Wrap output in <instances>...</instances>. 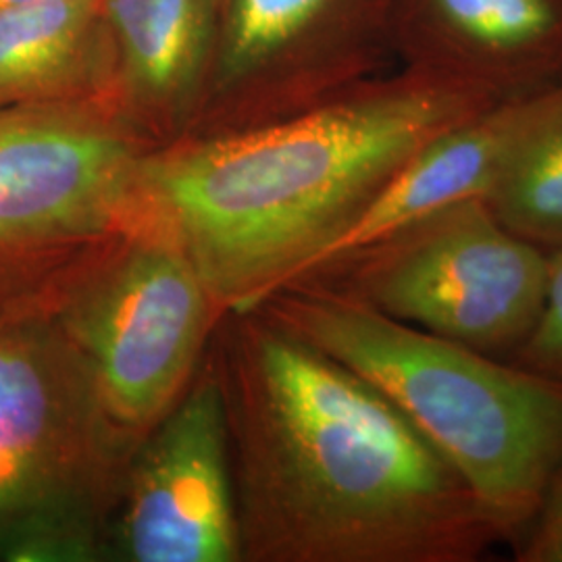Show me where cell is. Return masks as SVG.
<instances>
[{
	"instance_id": "cell-9",
	"label": "cell",
	"mask_w": 562,
	"mask_h": 562,
	"mask_svg": "<svg viewBox=\"0 0 562 562\" xmlns=\"http://www.w3.org/2000/svg\"><path fill=\"white\" fill-rule=\"evenodd\" d=\"M106 561L241 562L225 406L209 350L132 454Z\"/></svg>"
},
{
	"instance_id": "cell-11",
	"label": "cell",
	"mask_w": 562,
	"mask_h": 562,
	"mask_svg": "<svg viewBox=\"0 0 562 562\" xmlns=\"http://www.w3.org/2000/svg\"><path fill=\"white\" fill-rule=\"evenodd\" d=\"M109 102L155 146L190 134L217 42V0H101Z\"/></svg>"
},
{
	"instance_id": "cell-14",
	"label": "cell",
	"mask_w": 562,
	"mask_h": 562,
	"mask_svg": "<svg viewBox=\"0 0 562 562\" xmlns=\"http://www.w3.org/2000/svg\"><path fill=\"white\" fill-rule=\"evenodd\" d=\"M487 206L504 227L546 250L562 246V81L525 99L521 125Z\"/></svg>"
},
{
	"instance_id": "cell-16",
	"label": "cell",
	"mask_w": 562,
	"mask_h": 562,
	"mask_svg": "<svg viewBox=\"0 0 562 562\" xmlns=\"http://www.w3.org/2000/svg\"><path fill=\"white\" fill-rule=\"evenodd\" d=\"M517 561L562 562V462L546 487L533 521L522 536Z\"/></svg>"
},
{
	"instance_id": "cell-17",
	"label": "cell",
	"mask_w": 562,
	"mask_h": 562,
	"mask_svg": "<svg viewBox=\"0 0 562 562\" xmlns=\"http://www.w3.org/2000/svg\"><path fill=\"white\" fill-rule=\"evenodd\" d=\"M27 2H36V0H0V11L18 7V4H27Z\"/></svg>"
},
{
	"instance_id": "cell-3",
	"label": "cell",
	"mask_w": 562,
	"mask_h": 562,
	"mask_svg": "<svg viewBox=\"0 0 562 562\" xmlns=\"http://www.w3.org/2000/svg\"><path fill=\"white\" fill-rule=\"evenodd\" d=\"M392 402L448 462L498 540L522 538L562 462V382L392 319L325 281L255 308Z\"/></svg>"
},
{
	"instance_id": "cell-8",
	"label": "cell",
	"mask_w": 562,
	"mask_h": 562,
	"mask_svg": "<svg viewBox=\"0 0 562 562\" xmlns=\"http://www.w3.org/2000/svg\"><path fill=\"white\" fill-rule=\"evenodd\" d=\"M396 0H217V42L188 136L280 120L380 76ZM186 138V136H183Z\"/></svg>"
},
{
	"instance_id": "cell-1",
	"label": "cell",
	"mask_w": 562,
	"mask_h": 562,
	"mask_svg": "<svg viewBox=\"0 0 562 562\" xmlns=\"http://www.w3.org/2000/svg\"><path fill=\"white\" fill-rule=\"evenodd\" d=\"M209 359L241 562H471L498 540L392 402L259 311L225 313Z\"/></svg>"
},
{
	"instance_id": "cell-4",
	"label": "cell",
	"mask_w": 562,
	"mask_h": 562,
	"mask_svg": "<svg viewBox=\"0 0 562 562\" xmlns=\"http://www.w3.org/2000/svg\"><path fill=\"white\" fill-rule=\"evenodd\" d=\"M138 438L44 299L0 301V561H106Z\"/></svg>"
},
{
	"instance_id": "cell-10",
	"label": "cell",
	"mask_w": 562,
	"mask_h": 562,
	"mask_svg": "<svg viewBox=\"0 0 562 562\" xmlns=\"http://www.w3.org/2000/svg\"><path fill=\"white\" fill-rule=\"evenodd\" d=\"M402 69L504 102L562 81V0H396Z\"/></svg>"
},
{
	"instance_id": "cell-2",
	"label": "cell",
	"mask_w": 562,
	"mask_h": 562,
	"mask_svg": "<svg viewBox=\"0 0 562 562\" xmlns=\"http://www.w3.org/2000/svg\"><path fill=\"white\" fill-rule=\"evenodd\" d=\"M496 104L419 71L375 76L280 120L194 134L138 165V215L169 232L220 308L299 280L425 142Z\"/></svg>"
},
{
	"instance_id": "cell-6",
	"label": "cell",
	"mask_w": 562,
	"mask_h": 562,
	"mask_svg": "<svg viewBox=\"0 0 562 562\" xmlns=\"http://www.w3.org/2000/svg\"><path fill=\"white\" fill-rule=\"evenodd\" d=\"M548 255L471 199L302 281L331 283L392 319L492 355L519 348L533 331Z\"/></svg>"
},
{
	"instance_id": "cell-12",
	"label": "cell",
	"mask_w": 562,
	"mask_h": 562,
	"mask_svg": "<svg viewBox=\"0 0 562 562\" xmlns=\"http://www.w3.org/2000/svg\"><path fill=\"white\" fill-rule=\"evenodd\" d=\"M525 99L496 102L425 142L361 217L296 281L322 273L443 206L485 201L521 125Z\"/></svg>"
},
{
	"instance_id": "cell-15",
	"label": "cell",
	"mask_w": 562,
	"mask_h": 562,
	"mask_svg": "<svg viewBox=\"0 0 562 562\" xmlns=\"http://www.w3.org/2000/svg\"><path fill=\"white\" fill-rule=\"evenodd\" d=\"M548 281L542 313L519 346L525 369L562 382V246L548 250Z\"/></svg>"
},
{
	"instance_id": "cell-5",
	"label": "cell",
	"mask_w": 562,
	"mask_h": 562,
	"mask_svg": "<svg viewBox=\"0 0 562 562\" xmlns=\"http://www.w3.org/2000/svg\"><path fill=\"white\" fill-rule=\"evenodd\" d=\"M155 148L101 101L0 109V299L59 301L136 225Z\"/></svg>"
},
{
	"instance_id": "cell-13",
	"label": "cell",
	"mask_w": 562,
	"mask_h": 562,
	"mask_svg": "<svg viewBox=\"0 0 562 562\" xmlns=\"http://www.w3.org/2000/svg\"><path fill=\"white\" fill-rule=\"evenodd\" d=\"M109 94L101 0H36L0 11V109L109 102Z\"/></svg>"
},
{
	"instance_id": "cell-7",
	"label": "cell",
	"mask_w": 562,
	"mask_h": 562,
	"mask_svg": "<svg viewBox=\"0 0 562 562\" xmlns=\"http://www.w3.org/2000/svg\"><path fill=\"white\" fill-rule=\"evenodd\" d=\"M123 431L142 440L180 401L223 315L180 241L138 225L57 308Z\"/></svg>"
}]
</instances>
